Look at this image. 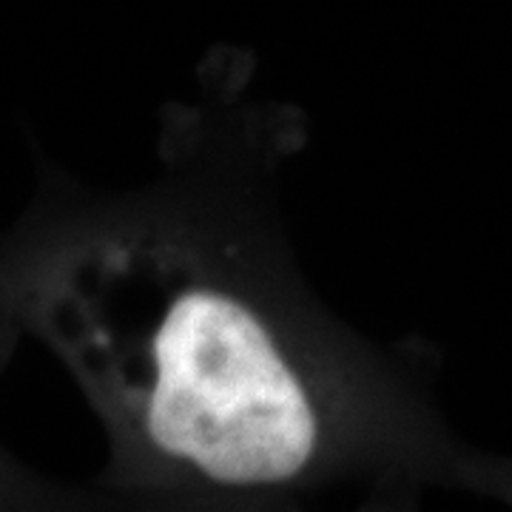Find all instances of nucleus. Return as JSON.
I'll use <instances>...</instances> for the list:
<instances>
[{
	"instance_id": "f257e3e1",
	"label": "nucleus",
	"mask_w": 512,
	"mask_h": 512,
	"mask_svg": "<svg viewBox=\"0 0 512 512\" xmlns=\"http://www.w3.org/2000/svg\"><path fill=\"white\" fill-rule=\"evenodd\" d=\"M148 439L222 484L296 476L316 447V416L268 328L239 299L188 285L148 339Z\"/></svg>"
}]
</instances>
